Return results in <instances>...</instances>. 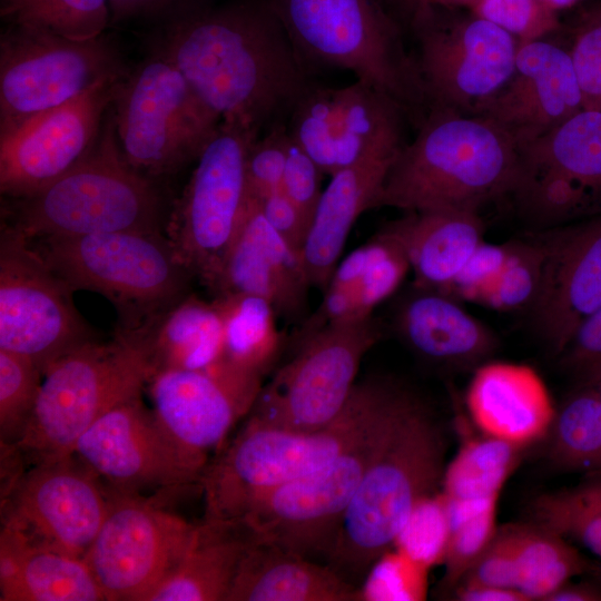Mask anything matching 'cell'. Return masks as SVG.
Here are the masks:
<instances>
[{
  "label": "cell",
  "instance_id": "5bb4252c",
  "mask_svg": "<svg viewBox=\"0 0 601 601\" xmlns=\"http://www.w3.org/2000/svg\"><path fill=\"white\" fill-rule=\"evenodd\" d=\"M73 290L30 240L8 225L0 243V348L41 371L96 338L72 302Z\"/></svg>",
  "mask_w": 601,
  "mask_h": 601
},
{
  "label": "cell",
  "instance_id": "2e32d148",
  "mask_svg": "<svg viewBox=\"0 0 601 601\" xmlns=\"http://www.w3.org/2000/svg\"><path fill=\"white\" fill-rule=\"evenodd\" d=\"M511 195L525 216L543 225L601 215V110L582 108L520 147Z\"/></svg>",
  "mask_w": 601,
  "mask_h": 601
},
{
  "label": "cell",
  "instance_id": "b9f144b4",
  "mask_svg": "<svg viewBox=\"0 0 601 601\" xmlns=\"http://www.w3.org/2000/svg\"><path fill=\"white\" fill-rule=\"evenodd\" d=\"M543 270V252L536 238L509 243L504 266L482 305L496 311H515L534 303Z\"/></svg>",
  "mask_w": 601,
  "mask_h": 601
},
{
  "label": "cell",
  "instance_id": "cb8c5ba5",
  "mask_svg": "<svg viewBox=\"0 0 601 601\" xmlns=\"http://www.w3.org/2000/svg\"><path fill=\"white\" fill-rule=\"evenodd\" d=\"M582 108L569 49L540 38L519 43L511 78L477 116L497 125L520 148Z\"/></svg>",
  "mask_w": 601,
  "mask_h": 601
},
{
  "label": "cell",
  "instance_id": "94428289",
  "mask_svg": "<svg viewBox=\"0 0 601 601\" xmlns=\"http://www.w3.org/2000/svg\"><path fill=\"white\" fill-rule=\"evenodd\" d=\"M601 564V563H600Z\"/></svg>",
  "mask_w": 601,
  "mask_h": 601
},
{
  "label": "cell",
  "instance_id": "f546056e",
  "mask_svg": "<svg viewBox=\"0 0 601 601\" xmlns=\"http://www.w3.org/2000/svg\"><path fill=\"white\" fill-rule=\"evenodd\" d=\"M1 601H101L83 559L41 544L13 525L0 531Z\"/></svg>",
  "mask_w": 601,
  "mask_h": 601
},
{
  "label": "cell",
  "instance_id": "7a4b0ae2",
  "mask_svg": "<svg viewBox=\"0 0 601 601\" xmlns=\"http://www.w3.org/2000/svg\"><path fill=\"white\" fill-rule=\"evenodd\" d=\"M406 388L385 377L357 381L343 412L314 431L245 420L229 445L204 471V518L236 522L259 495L332 463L373 434Z\"/></svg>",
  "mask_w": 601,
  "mask_h": 601
},
{
  "label": "cell",
  "instance_id": "603a6c76",
  "mask_svg": "<svg viewBox=\"0 0 601 601\" xmlns=\"http://www.w3.org/2000/svg\"><path fill=\"white\" fill-rule=\"evenodd\" d=\"M542 280L530 307L536 329L561 354L578 326L601 308V215L536 237Z\"/></svg>",
  "mask_w": 601,
  "mask_h": 601
},
{
  "label": "cell",
  "instance_id": "816d5d0a",
  "mask_svg": "<svg viewBox=\"0 0 601 601\" xmlns=\"http://www.w3.org/2000/svg\"><path fill=\"white\" fill-rule=\"evenodd\" d=\"M257 203L267 223L300 253L309 227V220L302 210L282 189Z\"/></svg>",
  "mask_w": 601,
  "mask_h": 601
},
{
  "label": "cell",
  "instance_id": "f6af8a7d",
  "mask_svg": "<svg viewBox=\"0 0 601 601\" xmlns=\"http://www.w3.org/2000/svg\"><path fill=\"white\" fill-rule=\"evenodd\" d=\"M470 10L500 26L520 43L544 38L560 26L555 11L541 0H475Z\"/></svg>",
  "mask_w": 601,
  "mask_h": 601
},
{
  "label": "cell",
  "instance_id": "ac0fdd59",
  "mask_svg": "<svg viewBox=\"0 0 601 601\" xmlns=\"http://www.w3.org/2000/svg\"><path fill=\"white\" fill-rule=\"evenodd\" d=\"M404 110L356 80L341 88L311 86L290 112L288 132L324 175L362 161L395 157L406 144Z\"/></svg>",
  "mask_w": 601,
  "mask_h": 601
},
{
  "label": "cell",
  "instance_id": "52a82bcc",
  "mask_svg": "<svg viewBox=\"0 0 601 601\" xmlns=\"http://www.w3.org/2000/svg\"><path fill=\"white\" fill-rule=\"evenodd\" d=\"M9 227L29 240L160 231L161 201L151 179L124 158L111 117L83 160L38 193L18 198Z\"/></svg>",
  "mask_w": 601,
  "mask_h": 601
},
{
  "label": "cell",
  "instance_id": "f907efd6",
  "mask_svg": "<svg viewBox=\"0 0 601 601\" xmlns=\"http://www.w3.org/2000/svg\"><path fill=\"white\" fill-rule=\"evenodd\" d=\"M560 356L575 383L601 376V308L578 326Z\"/></svg>",
  "mask_w": 601,
  "mask_h": 601
},
{
  "label": "cell",
  "instance_id": "91938a15",
  "mask_svg": "<svg viewBox=\"0 0 601 601\" xmlns=\"http://www.w3.org/2000/svg\"><path fill=\"white\" fill-rule=\"evenodd\" d=\"M383 1H387V2H392V1H393V2H397L400 6H402L401 0H383Z\"/></svg>",
  "mask_w": 601,
  "mask_h": 601
},
{
  "label": "cell",
  "instance_id": "ee69618b",
  "mask_svg": "<svg viewBox=\"0 0 601 601\" xmlns=\"http://www.w3.org/2000/svg\"><path fill=\"white\" fill-rule=\"evenodd\" d=\"M450 521L443 493L422 502L403 530L395 546L423 566L443 563Z\"/></svg>",
  "mask_w": 601,
  "mask_h": 601
},
{
  "label": "cell",
  "instance_id": "db71d44e",
  "mask_svg": "<svg viewBox=\"0 0 601 601\" xmlns=\"http://www.w3.org/2000/svg\"><path fill=\"white\" fill-rule=\"evenodd\" d=\"M450 594L460 601H528L518 591L482 584L460 583Z\"/></svg>",
  "mask_w": 601,
  "mask_h": 601
},
{
  "label": "cell",
  "instance_id": "4fadbf2b",
  "mask_svg": "<svg viewBox=\"0 0 601 601\" xmlns=\"http://www.w3.org/2000/svg\"><path fill=\"white\" fill-rule=\"evenodd\" d=\"M258 136L255 130L220 122L197 157L169 219L168 239L178 258L209 288L245 208L246 159Z\"/></svg>",
  "mask_w": 601,
  "mask_h": 601
},
{
  "label": "cell",
  "instance_id": "60d3db41",
  "mask_svg": "<svg viewBox=\"0 0 601 601\" xmlns=\"http://www.w3.org/2000/svg\"><path fill=\"white\" fill-rule=\"evenodd\" d=\"M42 381L29 358L0 348V442L16 446L32 417Z\"/></svg>",
  "mask_w": 601,
  "mask_h": 601
},
{
  "label": "cell",
  "instance_id": "e575fe53",
  "mask_svg": "<svg viewBox=\"0 0 601 601\" xmlns=\"http://www.w3.org/2000/svg\"><path fill=\"white\" fill-rule=\"evenodd\" d=\"M502 526L510 543L516 591L528 601H545L578 575L601 579V564L590 562L556 532L534 521Z\"/></svg>",
  "mask_w": 601,
  "mask_h": 601
},
{
  "label": "cell",
  "instance_id": "5b68a950",
  "mask_svg": "<svg viewBox=\"0 0 601 601\" xmlns=\"http://www.w3.org/2000/svg\"><path fill=\"white\" fill-rule=\"evenodd\" d=\"M142 328H124L71 349L42 374L28 428L14 447L27 466L72 454L80 435L106 411L140 394L154 375Z\"/></svg>",
  "mask_w": 601,
  "mask_h": 601
},
{
  "label": "cell",
  "instance_id": "6da1fadb",
  "mask_svg": "<svg viewBox=\"0 0 601 601\" xmlns=\"http://www.w3.org/2000/svg\"><path fill=\"white\" fill-rule=\"evenodd\" d=\"M221 122L259 132L294 109L312 86L268 0H245L185 13L158 49Z\"/></svg>",
  "mask_w": 601,
  "mask_h": 601
},
{
  "label": "cell",
  "instance_id": "f1b7e54d",
  "mask_svg": "<svg viewBox=\"0 0 601 601\" xmlns=\"http://www.w3.org/2000/svg\"><path fill=\"white\" fill-rule=\"evenodd\" d=\"M395 157L368 159L331 176L300 250L312 287L322 292L326 287L339 263L353 225L362 213L375 208Z\"/></svg>",
  "mask_w": 601,
  "mask_h": 601
},
{
  "label": "cell",
  "instance_id": "3957f363",
  "mask_svg": "<svg viewBox=\"0 0 601 601\" xmlns=\"http://www.w3.org/2000/svg\"><path fill=\"white\" fill-rule=\"evenodd\" d=\"M444 456L439 423L411 391L364 472L326 564L363 589L417 506L436 494Z\"/></svg>",
  "mask_w": 601,
  "mask_h": 601
},
{
  "label": "cell",
  "instance_id": "6f0895ef",
  "mask_svg": "<svg viewBox=\"0 0 601 601\" xmlns=\"http://www.w3.org/2000/svg\"><path fill=\"white\" fill-rule=\"evenodd\" d=\"M541 1L544 2L552 10L556 11L560 9L571 7L572 4L579 2L580 0H541Z\"/></svg>",
  "mask_w": 601,
  "mask_h": 601
},
{
  "label": "cell",
  "instance_id": "1f68e13d",
  "mask_svg": "<svg viewBox=\"0 0 601 601\" xmlns=\"http://www.w3.org/2000/svg\"><path fill=\"white\" fill-rule=\"evenodd\" d=\"M390 225L404 246L415 286L442 293L483 242L479 211H411Z\"/></svg>",
  "mask_w": 601,
  "mask_h": 601
},
{
  "label": "cell",
  "instance_id": "ab89813d",
  "mask_svg": "<svg viewBox=\"0 0 601 601\" xmlns=\"http://www.w3.org/2000/svg\"><path fill=\"white\" fill-rule=\"evenodd\" d=\"M1 16L11 26L78 41L102 36L111 20L109 0H1Z\"/></svg>",
  "mask_w": 601,
  "mask_h": 601
},
{
  "label": "cell",
  "instance_id": "f35d334b",
  "mask_svg": "<svg viewBox=\"0 0 601 601\" xmlns=\"http://www.w3.org/2000/svg\"><path fill=\"white\" fill-rule=\"evenodd\" d=\"M530 510L532 521L580 544L601 561V473L587 475L574 487L536 496Z\"/></svg>",
  "mask_w": 601,
  "mask_h": 601
},
{
  "label": "cell",
  "instance_id": "d4e9b609",
  "mask_svg": "<svg viewBox=\"0 0 601 601\" xmlns=\"http://www.w3.org/2000/svg\"><path fill=\"white\" fill-rule=\"evenodd\" d=\"M311 284L302 255L267 223L247 195L234 238L210 289L215 297L248 294L266 299L278 318L305 319Z\"/></svg>",
  "mask_w": 601,
  "mask_h": 601
},
{
  "label": "cell",
  "instance_id": "11a10c76",
  "mask_svg": "<svg viewBox=\"0 0 601 601\" xmlns=\"http://www.w3.org/2000/svg\"><path fill=\"white\" fill-rule=\"evenodd\" d=\"M545 601H601V583L600 582H566Z\"/></svg>",
  "mask_w": 601,
  "mask_h": 601
},
{
  "label": "cell",
  "instance_id": "7dc6e473",
  "mask_svg": "<svg viewBox=\"0 0 601 601\" xmlns=\"http://www.w3.org/2000/svg\"><path fill=\"white\" fill-rule=\"evenodd\" d=\"M569 52L583 108L601 110V8L590 13L578 27Z\"/></svg>",
  "mask_w": 601,
  "mask_h": 601
},
{
  "label": "cell",
  "instance_id": "9a60e30c",
  "mask_svg": "<svg viewBox=\"0 0 601 601\" xmlns=\"http://www.w3.org/2000/svg\"><path fill=\"white\" fill-rule=\"evenodd\" d=\"M108 491V511L85 561L106 600L148 601L177 565L195 523L144 494Z\"/></svg>",
  "mask_w": 601,
  "mask_h": 601
},
{
  "label": "cell",
  "instance_id": "9f6ffc18",
  "mask_svg": "<svg viewBox=\"0 0 601 601\" xmlns=\"http://www.w3.org/2000/svg\"><path fill=\"white\" fill-rule=\"evenodd\" d=\"M474 1L475 0H418V7L412 19L414 20L416 17L426 12L427 10L436 8L453 9L460 7H467L470 9Z\"/></svg>",
  "mask_w": 601,
  "mask_h": 601
},
{
  "label": "cell",
  "instance_id": "4dcf8cb0",
  "mask_svg": "<svg viewBox=\"0 0 601 601\" xmlns=\"http://www.w3.org/2000/svg\"><path fill=\"white\" fill-rule=\"evenodd\" d=\"M364 597L362 588L326 563L252 541L227 601H357Z\"/></svg>",
  "mask_w": 601,
  "mask_h": 601
},
{
  "label": "cell",
  "instance_id": "ffe728a7",
  "mask_svg": "<svg viewBox=\"0 0 601 601\" xmlns=\"http://www.w3.org/2000/svg\"><path fill=\"white\" fill-rule=\"evenodd\" d=\"M108 506V489L70 454L28 466L2 496V522L85 560Z\"/></svg>",
  "mask_w": 601,
  "mask_h": 601
},
{
  "label": "cell",
  "instance_id": "681fc988",
  "mask_svg": "<svg viewBox=\"0 0 601 601\" xmlns=\"http://www.w3.org/2000/svg\"><path fill=\"white\" fill-rule=\"evenodd\" d=\"M323 175L312 157L289 135L282 190L309 223L323 191Z\"/></svg>",
  "mask_w": 601,
  "mask_h": 601
},
{
  "label": "cell",
  "instance_id": "680465c9",
  "mask_svg": "<svg viewBox=\"0 0 601 601\" xmlns=\"http://www.w3.org/2000/svg\"><path fill=\"white\" fill-rule=\"evenodd\" d=\"M402 7L413 18L418 7V0H401Z\"/></svg>",
  "mask_w": 601,
  "mask_h": 601
},
{
  "label": "cell",
  "instance_id": "83f0119b",
  "mask_svg": "<svg viewBox=\"0 0 601 601\" xmlns=\"http://www.w3.org/2000/svg\"><path fill=\"white\" fill-rule=\"evenodd\" d=\"M395 329L422 359L444 366L481 365L494 352V334L456 298L437 290L415 289L398 304Z\"/></svg>",
  "mask_w": 601,
  "mask_h": 601
},
{
  "label": "cell",
  "instance_id": "7bdbcfd3",
  "mask_svg": "<svg viewBox=\"0 0 601 601\" xmlns=\"http://www.w3.org/2000/svg\"><path fill=\"white\" fill-rule=\"evenodd\" d=\"M496 512L497 501L450 523L442 581L443 589L449 593L461 582L494 536L497 529Z\"/></svg>",
  "mask_w": 601,
  "mask_h": 601
},
{
  "label": "cell",
  "instance_id": "7c38bea8",
  "mask_svg": "<svg viewBox=\"0 0 601 601\" xmlns=\"http://www.w3.org/2000/svg\"><path fill=\"white\" fill-rule=\"evenodd\" d=\"M127 72L102 36L78 41L11 26L0 39V135Z\"/></svg>",
  "mask_w": 601,
  "mask_h": 601
},
{
  "label": "cell",
  "instance_id": "e0dca14e",
  "mask_svg": "<svg viewBox=\"0 0 601 601\" xmlns=\"http://www.w3.org/2000/svg\"><path fill=\"white\" fill-rule=\"evenodd\" d=\"M413 22L417 69L431 108L477 115L511 78L519 40L474 13L444 22L425 12Z\"/></svg>",
  "mask_w": 601,
  "mask_h": 601
},
{
  "label": "cell",
  "instance_id": "9c48e42d",
  "mask_svg": "<svg viewBox=\"0 0 601 601\" xmlns=\"http://www.w3.org/2000/svg\"><path fill=\"white\" fill-rule=\"evenodd\" d=\"M111 107L124 158L150 179L197 159L221 122L157 50L128 71Z\"/></svg>",
  "mask_w": 601,
  "mask_h": 601
},
{
  "label": "cell",
  "instance_id": "7402d4cb",
  "mask_svg": "<svg viewBox=\"0 0 601 601\" xmlns=\"http://www.w3.org/2000/svg\"><path fill=\"white\" fill-rule=\"evenodd\" d=\"M72 454L112 491L183 487L201 476L188 466L140 394L101 414L78 439Z\"/></svg>",
  "mask_w": 601,
  "mask_h": 601
},
{
  "label": "cell",
  "instance_id": "d6a6232c",
  "mask_svg": "<svg viewBox=\"0 0 601 601\" xmlns=\"http://www.w3.org/2000/svg\"><path fill=\"white\" fill-rule=\"evenodd\" d=\"M250 542L237 523L204 518L195 524L177 565L148 601H227Z\"/></svg>",
  "mask_w": 601,
  "mask_h": 601
},
{
  "label": "cell",
  "instance_id": "30bf717a",
  "mask_svg": "<svg viewBox=\"0 0 601 601\" xmlns=\"http://www.w3.org/2000/svg\"><path fill=\"white\" fill-rule=\"evenodd\" d=\"M381 335L378 321L370 316L329 325L293 345L245 418L290 431L326 426L345 408L359 365Z\"/></svg>",
  "mask_w": 601,
  "mask_h": 601
},
{
  "label": "cell",
  "instance_id": "8fae6325",
  "mask_svg": "<svg viewBox=\"0 0 601 601\" xmlns=\"http://www.w3.org/2000/svg\"><path fill=\"white\" fill-rule=\"evenodd\" d=\"M366 440L322 469L256 497L238 521L253 542L267 543L326 563L346 510L377 446L404 403Z\"/></svg>",
  "mask_w": 601,
  "mask_h": 601
},
{
  "label": "cell",
  "instance_id": "277c9868",
  "mask_svg": "<svg viewBox=\"0 0 601 601\" xmlns=\"http://www.w3.org/2000/svg\"><path fill=\"white\" fill-rule=\"evenodd\" d=\"M519 147L491 120L432 107L394 158L375 208L479 209L511 194Z\"/></svg>",
  "mask_w": 601,
  "mask_h": 601
},
{
  "label": "cell",
  "instance_id": "8992f818",
  "mask_svg": "<svg viewBox=\"0 0 601 601\" xmlns=\"http://www.w3.org/2000/svg\"><path fill=\"white\" fill-rule=\"evenodd\" d=\"M302 59L348 70L420 122L431 109L416 59L380 0H268Z\"/></svg>",
  "mask_w": 601,
  "mask_h": 601
},
{
  "label": "cell",
  "instance_id": "d6986e66",
  "mask_svg": "<svg viewBox=\"0 0 601 601\" xmlns=\"http://www.w3.org/2000/svg\"><path fill=\"white\" fill-rule=\"evenodd\" d=\"M263 378L220 358L201 370H161L149 380L151 410L158 423L201 477L209 453L250 412Z\"/></svg>",
  "mask_w": 601,
  "mask_h": 601
},
{
  "label": "cell",
  "instance_id": "74e56055",
  "mask_svg": "<svg viewBox=\"0 0 601 601\" xmlns=\"http://www.w3.org/2000/svg\"><path fill=\"white\" fill-rule=\"evenodd\" d=\"M524 447L482 434L465 441L445 467L443 495L450 504H481L499 499Z\"/></svg>",
  "mask_w": 601,
  "mask_h": 601
},
{
  "label": "cell",
  "instance_id": "d590c367",
  "mask_svg": "<svg viewBox=\"0 0 601 601\" xmlns=\"http://www.w3.org/2000/svg\"><path fill=\"white\" fill-rule=\"evenodd\" d=\"M546 437V454L556 469L601 473V376L575 384Z\"/></svg>",
  "mask_w": 601,
  "mask_h": 601
},
{
  "label": "cell",
  "instance_id": "4316f807",
  "mask_svg": "<svg viewBox=\"0 0 601 601\" xmlns=\"http://www.w3.org/2000/svg\"><path fill=\"white\" fill-rule=\"evenodd\" d=\"M410 270L404 246L388 224L339 260L319 305L300 322L292 342L299 343L333 324L373 316L374 309L400 288Z\"/></svg>",
  "mask_w": 601,
  "mask_h": 601
},
{
  "label": "cell",
  "instance_id": "bcb514c9",
  "mask_svg": "<svg viewBox=\"0 0 601 601\" xmlns=\"http://www.w3.org/2000/svg\"><path fill=\"white\" fill-rule=\"evenodd\" d=\"M288 140V129L278 122L253 142L246 159L249 197L262 200L282 189Z\"/></svg>",
  "mask_w": 601,
  "mask_h": 601
},
{
  "label": "cell",
  "instance_id": "c3c4849f",
  "mask_svg": "<svg viewBox=\"0 0 601 601\" xmlns=\"http://www.w3.org/2000/svg\"><path fill=\"white\" fill-rule=\"evenodd\" d=\"M509 244H487L476 247L445 294L469 302L482 303L492 289L504 266Z\"/></svg>",
  "mask_w": 601,
  "mask_h": 601
},
{
  "label": "cell",
  "instance_id": "484cf974",
  "mask_svg": "<svg viewBox=\"0 0 601 601\" xmlns=\"http://www.w3.org/2000/svg\"><path fill=\"white\" fill-rule=\"evenodd\" d=\"M465 402L481 434L524 449L548 436L556 413L539 373L510 362L475 367Z\"/></svg>",
  "mask_w": 601,
  "mask_h": 601
},
{
  "label": "cell",
  "instance_id": "ba28073f",
  "mask_svg": "<svg viewBox=\"0 0 601 601\" xmlns=\"http://www.w3.org/2000/svg\"><path fill=\"white\" fill-rule=\"evenodd\" d=\"M73 292L107 297L125 328H139L186 296L191 273L160 231H110L30 240Z\"/></svg>",
  "mask_w": 601,
  "mask_h": 601
},
{
  "label": "cell",
  "instance_id": "f5cc1de1",
  "mask_svg": "<svg viewBox=\"0 0 601 601\" xmlns=\"http://www.w3.org/2000/svg\"><path fill=\"white\" fill-rule=\"evenodd\" d=\"M185 0H109L112 21L157 13Z\"/></svg>",
  "mask_w": 601,
  "mask_h": 601
},
{
  "label": "cell",
  "instance_id": "8d00e7d4",
  "mask_svg": "<svg viewBox=\"0 0 601 601\" xmlns=\"http://www.w3.org/2000/svg\"><path fill=\"white\" fill-rule=\"evenodd\" d=\"M214 302L223 318V358L265 376L283 346L274 307L266 299L248 294L218 296Z\"/></svg>",
  "mask_w": 601,
  "mask_h": 601
},
{
  "label": "cell",
  "instance_id": "836d02e7",
  "mask_svg": "<svg viewBox=\"0 0 601 601\" xmlns=\"http://www.w3.org/2000/svg\"><path fill=\"white\" fill-rule=\"evenodd\" d=\"M141 328L155 373L201 370L223 358V318L214 300L186 295Z\"/></svg>",
  "mask_w": 601,
  "mask_h": 601
},
{
  "label": "cell",
  "instance_id": "44dd1931",
  "mask_svg": "<svg viewBox=\"0 0 601 601\" xmlns=\"http://www.w3.org/2000/svg\"><path fill=\"white\" fill-rule=\"evenodd\" d=\"M127 73L106 78L76 99L0 135L1 193L16 199L31 196L83 160L97 144L104 115Z\"/></svg>",
  "mask_w": 601,
  "mask_h": 601
}]
</instances>
